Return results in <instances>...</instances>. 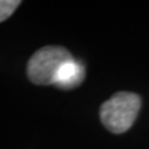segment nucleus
Listing matches in <instances>:
<instances>
[{
  "label": "nucleus",
  "mask_w": 149,
  "mask_h": 149,
  "mask_svg": "<svg viewBox=\"0 0 149 149\" xmlns=\"http://www.w3.org/2000/svg\"><path fill=\"white\" fill-rule=\"evenodd\" d=\"M140 97L132 92H117L104 102L100 109L102 124L114 134H122L133 126L140 109Z\"/></svg>",
  "instance_id": "f257e3e1"
},
{
  "label": "nucleus",
  "mask_w": 149,
  "mask_h": 149,
  "mask_svg": "<svg viewBox=\"0 0 149 149\" xmlns=\"http://www.w3.org/2000/svg\"><path fill=\"white\" fill-rule=\"evenodd\" d=\"M72 59H74L72 54L63 47H43L29 60L27 65L28 77L37 85H53L61 66Z\"/></svg>",
  "instance_id": "f03ea898"
},
{
  "label": "nucleus",
  "mask_w": 149,
  "mask_h": 149,
  "mask_svg": "<svg viewBox=\"0 0 149 149\" xmlns=\"http://www.w3.org/2000/svg\"><path fill=\"white\" fill-rule=\"evenodd\" d=\"M85 79L84 64L75 59L64 63L55 76L53 85L62 90H72L79 86Z\"/></svg>",
  "instance_id": "7ed1b4c3"
},
{
  "label": "nucleus",
  "mask_w": 149,
  "mask_h": 149,
  "mask_svg": "<svg viewBox=\"0 0 149 149\" xmlns=\"http://www.w3.org/2000/svg\"><path fill=\"white\" fill-rule=\"evenodd\" d=\"M20 5L19 0H0V22L7 20Z\"/></svg>",
  "instance_id": "20e7f679"
}]
</instances>
